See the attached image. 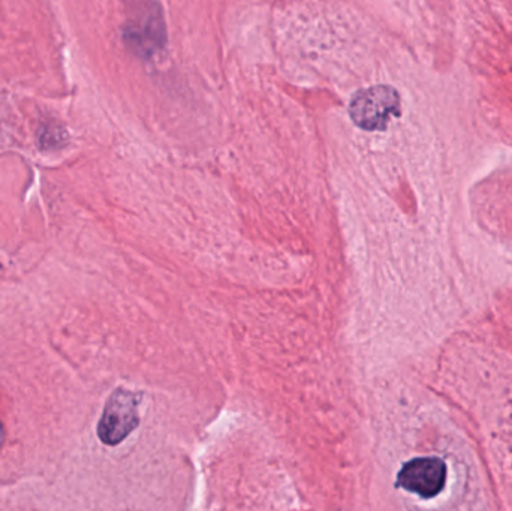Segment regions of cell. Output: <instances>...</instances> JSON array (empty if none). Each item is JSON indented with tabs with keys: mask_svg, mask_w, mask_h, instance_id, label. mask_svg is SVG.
Here are the masks:
<instances>
[{
	"mask_svg": "<svg viewBox=\"0 0 512 511\" xmlns=\"http://www.w3.org/2000/svg\"><path fill=\"white\" fill-rule=\"evenodd\" d=\"M3 438H5V434H3V426L2 423H0V446H2Z\"/></svg>",
	"mask_w": 512,
	"mask_h": 511,
	"instance_id": "cell-4",
	"label": "cell"
},
{
	"mask_svg": "<svg viewBox=\"0 0 512 511\" xmlns=\"http://www.w3.org/2000/svg\"><path fill=\"white\" fill-rule=\"evenodd\" d=\"M447 482V465L439 458H418L408 462L397 477V485L421 498H435Z\"/></svg>",
	"mask_w": 512,
	"mask_h": 511,
	"instance_id": "cell-3",
	"label": "cell"
},
{
	"mask_svg": "<svg viewBox=\"0 0 512 511\" xmlns=\"http://www.w3.org/2000/svg\"><path fill=\"white\" fill-rule=\"evenodd\" d=\"M138 426V398L129 390L119 389L108 398L98 425V437L107 446L122 443Z\"/></svg>",
	"mask_w": 512,
	"mask_h": 511,
	"instance_id": "cell-2",
	"label": "cell"
},
{
	"mask_svg": "<svg viewBox=\"0 0 512 511\" xmlns=\"http://www.w3.org/2000/svg\"><path fill=\"white\" fill-rule=\"evenodd\" d=\"M352 120L366 131H384L393 117L400 116V96L390 86H373L355 93L351 101Z\"/></svg>",
	"mask_w": 512,
	"mask_h": 511,
	"instance_id": "cell-1",
	"label": "cell"
}]
</instances>
